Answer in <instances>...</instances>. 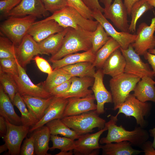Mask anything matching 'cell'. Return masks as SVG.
<instances>
[{
	"instance_id": "bcb514c9",
	"label": "cell",
	"mask_w": 155,
	"mask_h": 155,
	"mask_svg": "<svg viewBox=\"0 0 155 155\" xmlns=\"http://www.w3.org/2000/svg\"><path fill=\"white\" fill-rule=\"evenodd\" d=\"M71 82L72 77L69 80L53 88L49 92L53 96H56L64 93L69 89Z\"/></svg>"
},
{
	"instance_id": "7402d4cb",
	"label": "cell",
	"mask_w": 155,
	"mask_h": 155,
	"mask_svg": "<svg viewBox=\"0 0 155 155\" xmlns=\"http://www.w3.org/2000/svg\"><path fill=\"white\" fill-rule=\"evenodd\" d=\"M125 64V59L119 48L111 54L102 69L104 75L113 78L124 73Z\"/></svg>"
},
{
	"instance_id": "277c9868",
	"label": "cell",
	"mask_w": 155,
	"mask_h": 155,
	"mask_svg": "<svg viewBox=\"0 0 155 155\" xmlns=\"http://www.w3.org/2000/svg\"><path fill=\"white\" fill-rule=\"evenodd\" d=\"M96 111H92L81 114L65 117L61 120L66 125L79 135L89 133L96 128H104L105 120L100 117Z\"/></svg>"
},
{
	"instance_id": "4316f807",
	"label": "cell",
	"mask_w": 155,
	"mask_h": 155,
	"mask_svg": "<svg viewBox=\"0 0 155 155\" xmlns=\"http://www.w3.org/2000/svg\"><path fill=\"white\" fill-rule=\"evenodd\" d=\"M31 136L33 138L35 147V154L36 155H50L48 153L50 150L49 142L51 134L48 127L43 126L33 131Z\"/></svg>"
},
{
	"instance_id": "9c48e42d",
	"label": "cell",
	"mask_w": 155,
	"mask_h": 155,
	"mask_svg": "<svg viewBox=\"0 0 155 155\" xmlns=\"http://www.w3.org/2000/svg\"><path fill=\"white\" fill-rule=\"evenodd\" d=\"M120 49L126 61L124 72L137 76L141 78L145 76L153 78L154 74L148 64L142 61L131 44L126 49Z\"/></svg>"
},
{
	"instance_id": "f35d334b",
	"label": "cell",
	"mask_w": 155,
	"mask_h": 155,
	"mask_svg": "<svg viewBox=\"0 0 155 155\" xmlns=\"http://www.w3.org/2000/svg\"><path fill=\"white\" fill-rule=\"evenodd\" d=\"M16 58L15 46L7 37H0V59Z\"/></svg>"
},
{
	"instance_id": "ba28073f",
	"label": "cell",
	"mask_w": 155,
	"mask_h": 155,
	"mask_svg": "<svg viewBox=\"0 0 155 155\" xmlns=\"http://www.w3.org/2000/svg\"><path fill=\"white\" fill-rule=\"evenodd\" d=\"M155 16L150 25L143 22L138 26L137 37L131 44L135 51L140 55H144L149 50L155 48Z\"/></svg>"
},
{
	"instance_id": "7dc6e473",
	"label": "cell",
	"mask_w": 155,
	"mask_h": 155,
	"mask_svg": "<svg viewBox=\"0 0 155 155\" xmlns=\"http://www.w3.org/2000/svg\"><path fill=\"white\" fill-rule=\"evenodd\" d=\"M84 5L92 12L100 11L103 13L104 8L100 5L99 0H81Z\"/></svg>"
},
{
	"instance_id": "8992f818",
	"label": "cell",
	"mask_w": 155,
	"mask_h": 155,
	"mask_svg": "<svg viewBox=\"0 0 155 155\" xmlns=\"http://www.w3.org/2000/svg\"><path fill=\"white\" fill-rule=\"evenodd\" d=\"M141 79L137 76L125 72L111 79L109 86L114 111L118 109L124 102Z\"/></svg>"
},
{
	"instance_id": "e0dca14e",
	"label": "cell",
	"mask_w": 155,
	"mask_h": 155,
	"mask_svg": "<svg viewBox=\"0 0 155 155\" xmlns=\"http://www.w3.org/2000/svg\"><path fill=\"white\" fill-rule=\"evenodd\" d=\"M104 75L102 69H98L94 75V82L92 87L97 102V108L95 111L99 115L104 113L105 103L113 102L111 92L106 89L103 83Z\"/></svg>"
},
{
	"instance_id": "680465c9",
	"label": "cell",
	"mask_w": 155,
	"mask_h": 155,
	"mask_svg": "<svg viewBox=\"0 0 155 155\" xmlns=\"http://www.w3.org/2000/svg\"><path fill=\"white\" fill-rule=\"evenodd\" d=\"M148 51L151 54L155 55V48L149 50Z\"/></svg>"
},
{
	"instance_id": "83f0119b",
	"label": "cell",
	"mask_w": 155,
	"mask_h": 155,
	"mask_svg": "<svg viewBox=\"0 0 155 155\" xmlns=\"http://www.w3.org/2000/svg\"><path fill=\"white\" fill-rule=\"evenodd\" d=\"M22 97L29 111L39 121L44 115L53 96L47 98L27 96Z\"/></svg>"
},
{
	"instance_id": "52a82bcc",
	"label": "cell",
	"mask_w": 155,
	"mask_h": 155,
	"mask_svg": "<svg viewBox=\"0 0 155 155\" xmlns=\"http://www.w3.org/2000/svg\"><path fill=\"white\" fill-rule=\"evenodd\" d=\"M152 108L151 104L147 102H141L133 94H130L119 107V111L115 116L118 117L119 114L122 113L126 117H133L135 119L137 124L144 128L148 124L144 117L149 115Z\"/></svg>"
},
{
	"instance_id": "11a10c76",
	"label": "cell",
	"mask_w": 155,
	"mask_h": 155,
	"mask_svg": "<svg viewBox=\"0 0 155 155\" xmlns=\"http://www.w3.org/2000/svg\"><path fill=\"white\" fill-rule=\"evenodd\" d=\"M73 154V150L68 152L61 151L59 153L56 154V155H72Z\"/></svg>"
},
{
	"instance_id": "8fae6325",
	"label": "cell",
	"mask_w": 155,
	"mask_h": 155,
	"mask_svg": "<svg viewBox=\"0 0 155 155\" xmlns=\"http://www.w3.org/2000/svg\"><path fill=\"white\" fill-rule=\"evenodd\" d=\"M6 120L7 131L3 137L8 148V154H20L22 142L29 132L30 127L23 125L12 124Z\"/></svg>"
},
{
	"instance_id": "ac0fdd59",
	"label": "cell",
	"mask_w": 155,
	"mask_h": 155,
	"mask_svg": "<svg viewBox=\"0 0 155 155\" xmlns=\"http://www.w3.org/2000/svg\"><path fill=\"white\" fill-rule=\"evenodd\" d=\"M68 101L67 99L53 96L43 116L35 124L30 128L29 132H33L51 121L62 118Z\"/></svg>"
},
{
	"instance_id": "2e32d148",
	"label": "cell",
	"mask_w": 155,
	"mask_h": 155,
	"mask_svg": "<svg viewBox=\"0 0 155 155\" xmlns=\"http://www.w3.org/2000/svg\"><path fill=\"white\" fill-rule=\"evenodd\" d=\"M41 0H22L12 9L7 17H20L31 15L36 17H46L49 13Z\"/></svg>"
},
{
	"instance_id": "7a4b0ae2",
	"label": "cell",
	"mask_w": 155,
	"mask_h": 155,
	"mask_svg": "<svg viewBox=\"0 0 155 155\" xmlns=\"http://www.w3.org/2000/svg\"><path fill=\"white\" fill-rule=\"evenodd\" d=\"M92 32L80 26L77 28L69 27L60 49L51 56L49 61L59 59L69 54L92 49Z\"/></svg>"
},
{
	"instance_id": "7bdbcfd3",
	"label": "cell",
	"mask_w": 155,
	"mask_h": 155,
	"mask_svg": "<svg viewBox=\"0 0 155 155\" xmlns=\"http://www.w3.org/2000/svg\"><path fill=\"white\" fill-rule=\"evenodd\" d=\"M22 0H1L0 12L1 17H7L9 12L18 5Z\"/></svg>"
},
{
	"instance_id": "836d02e7",
	"label": "cell",
	"mask_w": 155,
	"mask_h": 155,
	"mask_svg": "<svg viewBox=\"0 0 155 155\" xmlns=\"http://www.w3.org/2000/svg\"><path fill=\"white\" fill-rule=\"evenodd\" d=\"M49 128L51 135L58 134L74 140L80 137L77 133L66 125L61 119H56L51 121L46 124Z\"/></svg>"
},
{
	"instance_id": "f907efd6",
	"label": "cell",
	"mask_w": 155,
	"mask_h": 155,
	"mask_svg": "<svg viewBox=\"0 0 155 155\" xmlns=\"http://www.w3.org/2000/svg\"><path fill=\"white\" fill-rule=\"evenodd\" d=\"M7 126L5 119L2 116H0V135L3 137L6 134Z\"/></svg>"
},
{
	"instance_id": "e575fe53",
	"label": "cell",
	"mask_w": 155,
	"mask_h": 155,
	"mask_svg": "<svg viewBox=\"0 0 155 155\" xmlns=\"http://www.w3.org/2000/svg\"><path fill=\"white\" fill-rule=\"evenodd\" d=\"M13 103L21 113L22 125L29 127L30 128L38 121L29 111L22 96L18 92L15 96Z\"/></svg>"
},
{
	"instance_id": "ffe728a7",
	"label": "cell",
	"mask_w": 155,
	"mask_h": 155,
	"mask_svg": "<svg viewBox=\"0 0 155 155\" xmlns=\"http://www.w3.org/2000/svg\"><path fill=\"white\" fill-rule=\"evenodd\" d=\"M65 28L54 20L35 22L29 28L27 34L37 42H41L50 35L60 32Z\"/></svg>"
},
{
	"instance_id": "ee69618b",
	"label": "cell",
	"mask_w": 155,
	"mask_h": 155,
	"mask_svg": "<svg viewBox=\"0 0 155 155\" xmlns=\"http://www.w3.org/2000/svg\"><path fill=\"white\" fill-rule=\"evenodd\" d=\"M35 147L33 138L31 136L26 138L21 146L20 154L21 155H34Z\"/></svg>"
},
{
	"instance_id": "603a6c76",
	"label": "cell",
	"mask_w": 155,
	"mask_h": 155,
	"mask_svg": "<svg viewBox=\"0 0 155 155\" xmlns=\"http://www.w3.org/2000/svg\"><path fill=\"white\" fill-rule=\"evenodd\" d=\"M152 78L145 76L137 84L133 94L140 101H151L155 103V81Z\"/></svg>"
},
{
	"instance_id": "f5cc1de1",
	"label": "cell",
	"mask_w": 155,
	"mask_h": 155,
	"mask_svg": "<svg viewBox=\"0 0 155 155\" xmlns=\"http://www.w3.org/2000/svg\"><path fill=\"white\" fill-rule=\"evenodd\" d=\"M149 131L150 133V135L154 138V140L152 143V146L155 149V127L150 129Z\"/></svg>"
},
{
	"instance_id": "6f0895ef",
	"label": "cell",
	"mask_w": 155,
	"mask_h": 155,
	"mask_svg": "<svg viewBox=\"0 0 155 155\" xmlns=\"http://www.w3.org/2000/svg\"><path fill=\"white\" fill-rule=\"evenodd\" d=\"M153 7H155V0H146Z\"/></svg>"
},
{
	"instance_id": "d4e9b609",
	"label": "cell",
	"mask_w": 155,
	"mask_h": 155,
	"mask_svg": "<svg viewBox=\"0 0 155 155\" xmlns=\"http://www.w3.org/2000/svg\"><path fill=\"white\" fill-rule=\"evenodd\" d=\"M13 103L7 94L0 86V115L10 123L16 125H22L21 118L16 113Z\"/></svg>"
},
{
	"instance_id": "60d3db41",
	"label": "cell",
	"mask_w": 155,
	"mask_h": 155,
	"mask_svg": "<svg viewBox=\"0 0 155 155\" xmlns=\"http://www.w3.org/2000/svg\"><path fill=\"white\" fill-rule=\"evenodd\" d=\"M68 5L77 10L85 18L94 20L92 12L84 4L81 0H67Z\"/></svg>"
},
{
	"instance_id": "681fc988",
	"label": "cell",
	"mask_w": 155,
	"mask_h": 155,
	"mask_svg": "<svg viewBox=\"0 0 155 155\" xmlns=\"http://www.w3.org/2000/svg\"><path fill=\"white\" fill-rule=\"evenodd\" d=\"M144 56L145 59L151 66L154 77H155V55L151 54L148 51Z\"/></svg>"
},
{
	"instance_id": "44dd1931",
	"label": "cell",
	"mask_w": 155,
	"mask_h": 155,
	"mask_svg": "<svg viewBox=\"0 0 155 155\" xmlns=\"http://www.w3.org/2000/svg\"><path fill=\"white\" fill-rule=\"evenodd\" d=\"M94 78L90 77H72L71 86L66 92L55 97L67 99L70 98H82L92 94V90L89 89L92 86Z\"/></svg>"
},
{
	"instance_id": "f546056e",
	"label": "cell",
	"mask_w": 155,
	"mask_h": 155,
	"mask_svg": "<svg viewBox=\"0 0 155 155\" xmlns=\"http://www.w3.org/2000/svg\"><path fill=\"white\" fill-rule=\"evenodd\" d=\"M95 67L92 63L83 62L68 65L62 67L71 77H90L94 78L96 73Z\"/></svg>"
},
{
	"instance_id": "f1b7e54d",
	"label": "cell",
	"mask_w": 155,
	"mask_h": 155,
	"mask_svg": "<svg viewBox=\"0 0 155 155\" xmlns=\"http://www.w3.org/2000/svg\"><path fill=\"white\" fill-rule=\"evenodd\" d=\"M132 145L127 141L105 144L100 145L102 155H137L143 151L133 148Z\"/></svg>"
},
{
	"instance_id": "5b68a950",
	"label": "cell",
	"mask_w": 155,
	"mask_h": 155,
	"mask_svg": "<svg viewBox=\"0 0 155 155\" xmlns=\"http://www.w3.org/2000/svg\"><path fill=\"white\" fill-rule=\"evenodd\" d=\"M36 17L29 15L23 17H10L0 25L1 32L14 44L18 46L21 42Z\"/></svg>"
},
{
	"instance_id": "5bb4252c",
	"label": "cell",
	"mask_w": 155,
	"mask_h": 155,
	"mask_svg": "<svg viewBox=\"0 0 155 155\" xmlns=\"http://www.w3.org/2000/svg\"><path fill=\"white\" fill-rule=\"evenodd\" d=\"M103 12L104 17L110 20L118 29L121 32H128V14L123 0H114L107 8L104 9Z\"/></svg>"
},
{
	"instance_id": "c3c4849f",
	"label": "cell",
	"mask_w": 155,
	"mask_h": 155,
	"mask_svg": "<svg viewBox=\"0 0 155 155\" xmlns=\"http://www.w3.org/2000/svg\"><path fill=\"white\" fill-rule=\"evenodd\" d=\"M145 155H155V149L152 146V143L147 140L140 147Z\"/></svg>"
},
{
	"instance_id": "1f68e13d",
	"label": "cell",
	"mask_w": 155,
	"mask_h": 155,
	"mask_svg": "<svg viewBox=\"0 0 155 155\" xmlns=\"http://www.w3.org/2000/svg\"><path fill=\"white\" fill-rule=\"evenodd\" d=\"M71 78L70 75L62 68L54 69L51 73L48 74L45 81L38 84L49 92Z\"/></svg>"
},
{
	"instance_id": "9f6ffc18",
	"label": "cell",
	"mask_w": 155,
	"mask_h": 155,
	"mask_svg": "<svg viewBox=\"0 0 155 155\" xmlns=\"http://www.w3.org/2000/svg\"><path fill=\"white\" fill-rule=\"evenodd\" d=\"M8 150V148L7 145L5 143L0 146V153H1Z\"/></svg>"
},
{
	"instance_id": "74e56055",
	"label": "cell",
	"mask_w": 155,
	"mask_h": 155,
	"mask_svg": "<svg viewBox=\"0 0 155 155\" xmlns=\"http://www.w3.org/2000/svg\"><path fill=\"white\" fill-rule=\"evenodd\" d=\"M50 140L53 143L52 147L50 148L51 150L58 149L61 151L68 152L73 150L75 148V140L69 138L51 135Z\"/></svg>"
},
{
	"instance_id": "d6986e66",
	"label": "cell",
	"mask_w": 155,
	"mask_h": 155,
	"mask_svg": "<svg viewBox=\"0 0 155 155\" xmlns=\"http://www.w3.org/2000/svg\"><path fill=\"white\" fill-rule=\"evenodd\" d=\"M67 99L68 103L63 118L78 115L96 109L97 104L94 102L95 98L94 95L92 94L84 97H72Z\"/></svg>"
},
{
	"instance_id": "d590c367",
	"label": "cell",
	"mask_w": 155,
	"mask_h": 155,
	"mask_svg": "<svg viewBox=\"0 0 155 155\" xmlns=\"http://www.w3.org/2000/svg\"><path fill=\"white\" fill-rule=\"evenodd\" d=\"M110 38L102 26L99 23L96 30L92 32L91 38L92 49L93 52L96 54Z\"/></svg>"
},
{
	"instance_id": "b9f144b4",
	"label": "cell",
	"mask_w": 155,
	"mask_h": 155,
	"mask_svg": "<svg viewBox=\"0 0 155 155\" xmlns=\"http://www.w3.org/2000/svg\"><path fill=\"white\" fill-rule=\"evenodd\" d=\"M46 9L53 13L68 5L67 0H41Z\"/></svg>"
},
{
	"instance_id": "7c38bea8",
	"label": "cell",
	"mask_w": 155,
	"mask_h": 155,
	"mask_svg": "<svg viewBox=\"0 0 155 155\" xmlns=\"http://www.w3.org/2000/svg\"><path fill=\"white\" fill-rule=\"evenodd\" d=\"M107 128L104 127L93 133H89L80 135L75 141V148L73 150L75 155H97L100 149L99 141L101 135Z\"/></svg>"
},
{
	"instance_id": "db71d44e",
	"label": "cell",
	"mask_w": 155,
	"mask_h": 155,
	"mask_svg": "<svg viewBox=\"0 0 155 155\" xmlns=\"http://www.w3.org/2000/svg\"><path fill=\"white\" fill-rule=\"evenodd\" d=\"M113 0H99L104 5V9L107 8L111 4Z\"/></svg>"
},
{
	"instance_id": "4fadbf2b",
	"label": "cell",
	"mask_w": 155,
	"mask_h": 155,
	"mask_svg": "<svg viewBox=\"0 0 155 155\" xmlns=\"http://www.w3.org/2000/svg\"><path fill=\"white\" fill-rule=\"evenodd\" d=\"M92 16L94 19L102 25L108 35L118 43L120 48L123 49H127L136 40L137 37L136 34L117 31L101 11L93 12Z\"/></svg>"
},
{
	"instance_id": "3957f363",
	"label": "cell",
	"mask_w": 155,
	"mask_h": 155,
	"mask_svg": "<svg viewBox=\"0 0 155 155\" xmlns=\"http://www.w3.org/2000/svg\"><path fill=\"white\" fill-rule=\"evenodd\" d=\"M52 19L54 20L64 28L70 27L77 28L80 26L91 32L96 30L99 23L96 20L85 18L75 9L69 5L39 21L42 22Z\"/></svg>"
},
{
	"instance_id": "f6af8a7d",
	"label": "cell",
	"mask_w": 155,
	"mask_h": 155,
	"mask_svg": "<svg viewBox=\"0 0 155 155\" xmlns=\"http://www.w3.org/2000/svg\"><path fill=\"white\" fill-rule=\"evenodd\" d=\"M33 59L35 61L38 69L42 72L48 74L52 72L53 69L51 66L45 59L37 55Z\"/></svg>"
},
{
	"instance_id": "8d00e7d4",
	"label": "cell",
	"mask_w": 155,
	"mask_h": 155,
	"mask_svg": "<svg viewBox=\"0 0 155 155\" xmlns=\"http://www.w3.org/2000/svg\"><path fill=\"white\" fill-rule=\"evenodd\" d=\"M0 82L4 91L13 103L15 96L18 92L17 85L13 76L0 71Z\"/></svg>"
},
{
	"instance_id": "6da1fadb",
	"label": "cell",
	"mask_w": 155,
	"mask_h": 155,
	"mask_svg": "<svg viewBox=\"0 0 155 155\" xmlns=\"http://www.w3.org/2000/svg\"><path fill=\"white\" fill-rule=\"evenodd\" d=\"M117 120V117L111 116L110 120L106 122L105 126L107 128L108 133L106 137L100 140L101 144L127 141L132 145L140 148L144 142L148 140L149 134L144 128L137 126L132 131H128L122 125L117 126L116 124Z\"/></svg>"
},
{
	"instance_id": "cb8c5ba5",
	"label": "cell",
	"mask_w": 155,
	"mask_h": 155,
	"mask_svg": "<svg viewBox=\"0 0 155 155\" xmlns=\"http://www.w3.org/2000/svg\"><path fill=\"white\" fill-rule=\"evenodd\" d=\"M96 57L92 49L81 53H75L68 55L59 59L51 61V67L54 69L65 66L83 62H90L93 63Z\"/></svg>"
},
{
	"instance_id": "484cf974",
	"label": "cell",
	"mask_w": 155,
	"mask_h": 155,
	"mask_svg": "<svg viewBox=\"0 0 155 155\" xmlns=\"http://www.w3.org/2000/svg\"><path fill=\"white\" fill-rule=\"evenodd\" d=\"M68 28H65L60 32L52 34L38 43L42 55H51L52 56L58 51L62 45Z\"/></svg>"
},
{
	"instance_id": "30bf717a",
	"label": "cell",
	"mask_w": 155,
	"mask_h": 155,
	"mask_svg": "<svg viewBox=\"0 0 155 155\" xmlns=\"http://www.w3.org/2000/svg\"><path fill=\"white\" fill-rule=\"evenodd\" d=\"M17 63L19 75L13 77L17 85L18 92L21 96H27L44 98H47L52 96L49 92L38 84H34L24 68L20 65L17 60Z\"/></svg>"
},
{
	"instance_id": "9a60e30c",
	"label": "cell",
	"mask_w": 155,
	"mask_h": 155,
	"mask_svg": "<svg viewBox=\"0 0 155 155\" xmlns=\"http://www.w3.org/2000/svg\"><path fill=\"white\" fill-rule=\"evenodd\" d=\"M15 51L18 62L24 68L30 63L34 56L42 55L38 43L28 34L18 46H15Z\"/></svg>"
},
{
	"instance_id": "d6a6232c",
	"label": "cell",
	"mask_w": 155,
	"mask_h": 155,
	"mask_svg": "<svg viewBox=\"0 0 155 155\" xmlns=\"http://www.w3.org/2000/svg\"><path fill=\"white\" fill-rule=\"evenodd\" d=\"M153 8L146 0H140L135 3L131 10L130 15L131 18L128 32L132 34L135 33L137 23L139 19L144 13Z\"/></svg>"
},
{
	"instance_id": "4dcf8cb0",
	"label": "cell",
	"mask_w": 155,
	"mask_h": 155,
	"mask_svg": "<svg viewBox=\"0 0 155 155\" xmlns=\"http://www.w3.org/2000/svg\"><path fill=\"white\" fill-rule=\"evenodd\" d=\"M120 45L114 39L110 37L106 42L96 54L93 65L98 69H102L106 60L115 50L119 48Z\"/></svg>"
},
{
	"instance_id": "816d5d0a",
	"label": "cell",
	"mask_w": 155,
	"mask_h": 155,
	"mask_svg": "<svg viewBox=\"0 0 155 155\" xmlns=\"http://www.w3.org/2000/svg\"><path fill=\"white\" fill-rule=\"evenodd\" d=\"M140 0H124V4L126 7L128 15H130L131 8L133 4Z\"/></svg>"
},
{
	"instance_id": "ab89813d",
	"label": "cell",
	"mask_w": 155,
	"mask_h": 155,
	"mask_svg": "<svg viewBox=\"0 0 155 155\" xmlns=\"http://www.w3.org/2000/svg\"><path fill=\"white\" fill-rule=\"evenodd\" d=\"M0 71L9 74L13 77L19 75L16 58L0 59Z\"/></svg>"
}]
</instances>
